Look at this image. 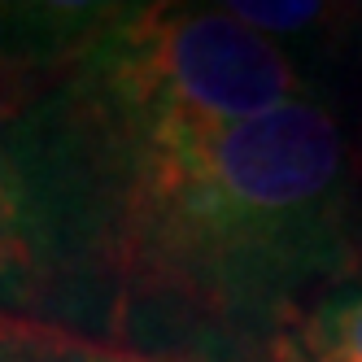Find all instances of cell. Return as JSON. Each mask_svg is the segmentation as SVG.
Returning a JSON list of instances; mask_svg holds the SVG:
<instances>
[{
    "mask_svg": "<svg viewBox=\"0 0 362 362\" xmlns=\"http://www.w3.org/2000/svg\"><path fill=\"white\" fill-rule=\"evenodd\" d=\"M83 170L96 253L127 297L275 323L354 275V153L319 96Z\"/></svg>",
    "mask_w": 362,
    "mask_h": 362,
    "instance_id": "6da1fadb",
    "label": "cell"
},
{
    "mask_svg": "<svg viewBox=\"0 0 362 362\" xmlns=\"http://www.w3.org/2000/svg\"><path fill=\"white\" fill-rule=\"evenodd\" d=\"M310 96L279 40L227 5H158L100 18L66 66V132L79 162L201 136Z\"/></svg>",
    "mask_w": 362,
    "mask_h": 362,
    "instance_id": "7a4b0ae2",
    "label": "cell"
},
{
    "mask_svg": "<svg viewBox=\"0 0 362 362\" xmlns=\"http://www.w3.org/2000/svg\"><path fill=\"white\" fill-rule=\"evenodd\" d=\"M35 92L31 66L0 53V293L13 301H40L53 284L48 210L31 170L5 144V122Z\"/></svg>",
    "mask_w": 362,
    "mask_h": 362,
    "instance_id": "3957f363",
    "label": "cell"
},
{
    "mask_svg": "<svg viewBox=\"0 0 362 362\" xmlns=\"http://www.w3.org/2000/svg\"><path fill=\"white\" fill-rule=\"evenodd\" d=\"M271 362H362V275L279 315L267 336Z\"/></svg>",
    "mask_w": 362,
    "mask_h": 362,
    "instance_id": "277c9868",
    "label": "cell"
},
{
    "mask_svg": "<svg viewBox=\"0 0 362 362\" xmlns=\"http://www.w3.org/2000/svg\"><path fill=\"white\" fill-rule=\"evenodd\" d=\"M22 362H153V358L127 354L114 345H96V341H79V336L57 332V327H44L35 336V345L22 354Z\"/></svg>",
    "mask_w": 362,
    "mask_h": 362,
    "instance_id": "5b68a950",
    "label": "cell"
},
{
    "mask_svg": "<svg viewBox=\"0 0 362 362\" xmlns=\"http://www.w3.org/2000/svg\"><path fill=\"white\" fill-rule=\"evenodd\" d=\"M40 332H44V323H27V319L0 315V362H22V354L35 345Z\"/></svg>",
    "mask_w": 362,
    "mask_h": 362,
    "instance_id": "8992f818",
    "label": "cell"
}]
</instances>
